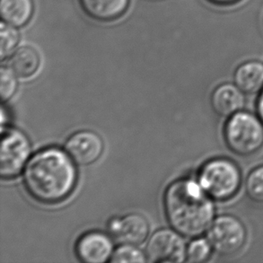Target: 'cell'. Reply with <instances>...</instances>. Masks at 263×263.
<instances>
[{"mask_svg": "<svg viewBox=\"0 0 263 263\" xmlns=\"http://www.w3.org/2000/svg\"><path fill=\"white\" fill-rule=\"evenodd\" d=\"M103 148L102 138L91 130L77 132L66 143L67 153L80 165L93 164L103 155Z\"/></svg>", "mask_w": 263, "mask_h": 263, "instance_id": "obj_8", "label": "cell"}, {"mask_svg": "<svg viewBox=\"0 0 263 263\" xmlns=\"http://www.w3.org/2000/svg\"><path fill=\"white\" fill-rule=\"evenodd\" d=\"M206 233L214 253L220 256L230 257L238 253L247 241L246 224L231 214L216 217Z\"/></svg>", "mask_w": 263, "mask_h": 263, "instance_id": "obj_5", "label": "cell"}, {"mask_svg": "<svg viewBox=\"0 0 263 263\" xmlns=\"http://www.w3.org/2000/svg\"><path fill=\"white\" fill-rule=\"evenodd\" d=\"M41 60L38 52L32 47L18 48L11 57V69L20 78H30L34 75L40 67Z\"/></svg>", "mask_w": 263, "mask_h": 263, "instance_id": "obj_15", "label": "cell"}, {"mask_svg": "<svg viewBox=\"0 0 263 263\" xmlns=\"http://www.w3.org/2000/svg\"><path fill=\"white\" fill-rule=\"evenodd\" d=\"M14 72L2 67L0 70V97L2 102H7L17 90L18 83Z\"/></svg>", "mask_w": 263, "mask_h": 263, "instance_id": "obj_20", "label": "cell"}, {"mask_svg": "<svg viewBox=\"0 0 263 263\" xmlns=\"http://www.w3.org/2000/svg\"><path fill=\"white\" fill-rule=\"evenodd\" d=\"M80 4L90 17L96 21L110 22L124 14L129 0H80Z\"/></svg>", "mask_w": 263, "mask_h": 263, "instance_id": "obj_12", "label": "cell"}, {"mask_svg": "<svg viewBox=\"0 0 263 263\" xmlns=\"http://www.w3.org/2000/svg\"><path fill=\"white\" fill-rule=\"evenodd\" d=\"M186 253L187 247L183 239L178 232L169 229L156 232L146 246V258L151 262H182Z\"/></svg>", "mask_w": 263, "mask_h": 263, "instance_id": "obj_7", "label": "cell"}, {"mask_svg": "<svg viewBox=\"0 0 263 263\" xmlns=\"http://www.w3.org/2000/svg\"><path fill=\"white\" fill-rule=\"evenodd\" d=\"M1 43H0V58L5 60L13 55L16 50L19 43V33L14 26L2 24L0 30Z\"/></svg>", "mask_w": 263, "mask_h": 263, "instance_id": "obj_18", "label": "cell"}, {"mask_svg": "<svg viewBox=\"0 0 263 263\" xmlns=\"http://www.w3.org/2000/svg\"><path fill=\"white\" fill-rule=\"evenodd\" d=\"M146 255L136 248L135 246L123 245L114 251L110 257V262H146Z\"/></svg>", "mask_w": 263, "mask_h": 263, "instance_id": "obj_19", "label": "cell"}, {"mask_svg": "<svg viewBox=\"0 0 263 263\" xmlns=\"http://www.w3.org/2000/svg\"><path fill=\"white\" fill-rule=\"evenodd\" d=\"M257 115L260 117L263 122V89L262 91L259 93L258 99L256 102Z\"/></svg>", "mask_w": 263, "mask_h": 263, "instance_id": "obj_21", "label": "cell"}, {"mask_svg": "<svg viewBox=\"0 0 263 263\" xmlns=\"http://www.w3.org/2000/svg\"><path fill=\"white\" fill-rule=\"evenodd\" d=\"M70 156L50 147L42 150L30 159L24 173L29 193L41 202L57 203L71 194L78 173Z\"/></svg>", "mask_w": 263, "mask_h": 263, "instance_id": "obj_1", "label": "cell"}, {"mask_svg": "<svg viewBox=\"0 0 263 263\" xmlns=\"http://www.w3.org/2000/svg\"><path fill=\"white\" fill-rule=\"evenodd\" d=\"M164 210L172 228L189 238L206 233L216 218L214 199L199 182L187 179L178 180L168 187Z\"/></svg>", "mask_w": 263, "mask_h": 263, "instance_id": "obj_2", "label": "cell"}, {"mask_svg": "<svg viewBox=\"0 0 263 263\" xmlns=\"http://www.w3.org/2000/svg\"><path fill=\"white\" fill-rule=\"evenodd\" d=\"M199 183L216 201H228L238 193L242 183L241 169L235 161L217 157L208 161L199 175Z\"/></svg>", "mask_w": 263, "mask_h": 263, "instance_id": "obj_4", "label": "cell"}, {"mask_svg": "<svg viewBox=\"0 0 263 263\" xmlns=\"http://www.w3.org/2000/svg\"><path fill=\"white\" fill-rule=\"evenodd\" d=\"M213 252V248L208 238L196 237L187 247L186 259L189 262H205L209 260Z\"/></svg>", "mask_w": 263, "mask_h": 263, "instance_id": "obj_17", "label": "cell"}, {"mask_svg": "<svg viewBox=\"0 0 263 263\" xmlns=\"http://www.w3.org/2000/svg\"><path fill=\"white\" fill-rule=\"evenodd\" d=\"M210 103L218 116L228 119L243 110L246 93L235 83H224L215 88L210 97Z\"/></svg>", "mask_w": 263, "mask_h": 263, "instance_id": "obj_11", "label": "cell"}, {"mask_svg": "<svg viewBox=\"0 0 263 263\" xmlns=\"http://www.w3.org/2000/svg\"><path fill=\"white\" fill-rule=\"evenodd\" d=\"M31 156V145L27 137L19 129L2 128L0 175L5 179L15 177L25 168Z\"/></svg>", "mask_w": 263, "mask_h": 263, "instance_id": "obj_6", "label": "cell"}, {"mask_svg": "<svg viewBox=\"0 0 263 263\" xmlns=\"http://www.w3.org/2000/svg\"><path fill=\"white\" fill-rule=\"evenodd\" d=\"M246 195L253 202L263 204V164L253 168L246 176Z\"/></svg>", "mask_w": 263, "mask_h": 263, "instance_id": "obj_16", "label": "cell"}, {"mask_svg": "<svg viewBox=\"0 0 263 263\" xmlns=\"http://www.w3.org/2000/svg\"><path fill=\"white\" fill-rule=\"evenodd\" d=\"M217 2H229V1H233V0H214Z\"/></svg>", "mask_w": 263, "mask_h": 263, "instance_id": "obj_22", "label": "cell"}, {"mask_svg": "<svg viewBox=\"0 0 263 263\" xmlns=\"http://www.w3.org/2000/svg\"><path fill=\"white\" fill-rule=\"evenodd\" d=\"M234 83L246 95H259L263 89V63L247 61L236 68Z\"/></svg>", "mask_w": 263, "mask_h": 263, "instance_id": "obj_13", "label": "cell"}, {"mask_svg": "<svg viewBox=\"0 0 263 263\" xmlns=\"http://www.w3.org/2000/svg\"><path fill=\"white\" fill-rule=\"evenodd\" d=\"M109 228L114 237L122 245H141L149 235L148 222L143 216L137 213L114 218L110 221Z\"/></svg>", "mask_w": 263, "mask_h": 263, "instance_id": "obj_9", "label": "cell"}, {"mask_svg": "<svg viewBox=\"0 0 263 263\" xmlns=\"http://www.w3.org/2000/svg\"><path fill=\"white\" fill-rule=\"evenodd\" d=\"M34 11L32 0H1L0 14L6 24L15 28L27 25Z\"/></svg>", "mask_w": 263, "mask_h": 263, "instance_id": "obj_14", "label": "cell"}, {"mask_svg": "<svg viewBox=\"0 0 263 263\" xmlns=\"http://www.w3.org/2000/svg\"><path fill=\"white\" fill-rule=\"evenodd\" d=\"M76 252L83 262L103 263L110 260L114 253V245L105 234L89 232L79 238Z\"/></svg>", "mask_w": 263, "mask_h": 263, "instance_id": "obj_10", "label": "cell"}, {"mask_svg": "<svg viewBox=\"0 0 263 263\" xmlns=\"http://www.w3.org/2000/svg\"><path fill=\"white\" fill-rule=\"evenodd\" d=\"M224 143L232 153L253 157L263 147V122L258 115L241 110L228 118L223 129Z\"/></svg>", "mask_w": 263, "mask_h": 263, "instance_id": "obj_3", "label": "cell"}]
</instances>
